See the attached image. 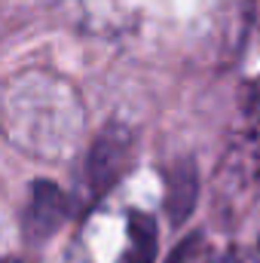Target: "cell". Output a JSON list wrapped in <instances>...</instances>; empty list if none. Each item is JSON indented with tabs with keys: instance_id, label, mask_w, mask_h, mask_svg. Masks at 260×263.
Wrapping results in <instances>:
<instances>
[{
	"instance_id": "obj_4",
	"label": "cell",
	"mask_w": 260,
	"mask_h": 263,
	"mask_svg": "<svg viewBox=\"0 0 260 263\" xmlns=\"http://www.w3.org/2000/svg\"><path fill=\"white\" fill-rule=\"evenodd\" d=\"M129 254L126 263H153L156 254V223L147 214H132L129 217Z\"/></svg>"
},
{
	"instance_id": "obj_5",
	"label": "cell",
	"mask_w": 260,
	"mask_h": 263,
	"mask_svg": "<svg viewBox=\"0 0 260 263\" xmlns=\"http://www.w3.org/2000/svg\"><path fill=\"white\" fill-rule=\"evenodd\" d=\"M0 263H22V260H15V257H3Z\"/></svg>"
},
{
	"instance_id": "obj_2",
	"label": "cell",
	"mask_w": 260,
	"mask_h": 263,
	"mask_svg": "<svg viewBox=\"0 0 260 263\" xmlns=\"http://www.w3.org/2000/svg\"><path fill=\"white\" fill-rule=\"evenodd\" d=\"M65 217H67L65 193L52 181H37L31 202H28V211H25V236L31 242H40V239L52 236L62 227Z\"/></svg>"
},
{
	"instance_id": "obj_1",
	"label": "cell",
	"mask_w": 260,
	"mask_h": 263,
	"mask_svg": "<svg viewBox=\"0 0 260 263\" xmlns=\"http://www.w3.org/2000/svg\"><path fill=\"white\" fill-rule=\"evenodd\" d=\"M129 147H132V138L123 126H107L98 135V141L92 144L89 159H86V184H89L92 199L104 196L117 184V178L126 168Z\"/></svg>"
},
{
	"instance_id": "obj_3",
	"label": "cell",
	"mask_w": 260,
	"mask_h": 263,
	"mask_svg": "<svg viewBox=\"0 0 260 263\" xmlns=\"http://www.w3.org/2000/svg\"><path fill=\"white\" fill-rule=\"evenodd\" d=\"M193 202H196V175H193V165L184 162L169 175V199H165V205H169L172 220L181 223L190 214Z\"/></svg>"
}]
</instances>
